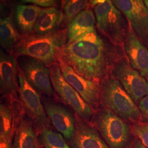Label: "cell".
<instances>
[{"instance_id": "23", "label": "cell", "mask_w": 148, "mask_h": 148, "mask_svg": "<svg viewBox=\"0 0 148 148\" xmlns=\"http://www.w3.org/2000/svg\"><path fill=\"white\" fill-rule=\"evenodd\" d=\"M13 115L11 106L7 101H1L0 105V138L10 134H14L13 131Z\"/></svg>"}, {"instance_id": "11", "label": "cell", "mask_w": 148, "mask_h": 148, "mask_svg": "<svg viewBox=\"0 0 148 148\" xmlns=\"http://www.w3.org/2000/svg\"><path fill=\"white\" fill-rule=\"evenodd\" d=\"M19 67L29 83L38 92L50 98L55 97L49 68L42 62L32 57Z\"/></svg>"}, {"instance_id": "19", "label": "cell", "mask_w": 148, "mask_h": 148, "mask_svg": "<svg viewBox=\"0 0 148 148\" xmlns=\"http://www.w3.org/2000/svg\"><path fill=\"white\" fill-rule=\"evenodd\" d=\"M42 8L34 5H21L16 6V21L23 35H30L34 33L37 17Z\"/></svg>"}, {"instance_id": "16", "label": "cell", "mask_w": 148, "mask_h": 148, "mask_svg": "<svg viewBox=\"0 0 148 148\" xmlns=\"http://www.w3.org/2000/svg\"><path fill=\"white\" fill-rule=\"evenodd\" d=\"M95 17L90 9L88 8L81 12L68 25V42L73 41L95 31Z\"/></svg>"}, {"instance_id": "20", "label": "cell", "mask_w": 148, "mask_h": 148, "mask_svg": "<svg viewBox=\"0 0 148 148\" xmlns=\"http://www.w3.org/2000/svg\"><path fill=\"white\" fill-rule=\"evenodd\" d=\"M21 37V35L16 29L12 16L1 18L0 44L7 53L13 55L14 49Z\"/></svg>"}, {"instance_id": "2", "label": "cell", "mask_w": 148, "mask_h": 148, "mask_svg": "<svg viewBox=\"0 0 148 148\" xmlns=\"http://www.w3.org/2000/svg\"><path fill=\"white\" fill-rule=\"evenodd\" d=\"M68 42L66 29H59L45 35L34 34L22 35L14 49L13 55L27 56L37 59L49 68L58 63L60 53Z\"/></svg>"}, {"instance_id": "12", "label": "cell", "mask_w": 148, "mask_h": 148, "mask_svg": "<svg viewBox=\"0 0 148 148\" xmlns=\"http://www.w3.org/2000/svg\"><path fill=\"white\" fill-rule=\"evenodd\" d=\"M18 64L13 55L2 49L0 53V92L1 98L8 101L19 97Z\"/></svg>"}, {"instance_id": "15", "label": "cell", "mask_w": 148, "mask_h": 148, "mask_svg": "<svg viewBox=\"0 0 148 148\" xmlns=\"http://www.w3.org/2000/svg\"><path fill=\"white\" fill-rule=\"evenodd\" d=\"M124 48L131 66L148 79V48L132 30L128 31L126 35Z\"/></svg>"}, {"instance_id": "28", "label": "cell", "mask_w": 148, "mask_h": 148, "mask_svg": "<svg viewBox=\"0 0 148 148\" xmlns=\"http://www.w3.org/2000/svg\"><path fill=\"white\" fill-rule=\"evenodd\" d=\"M108 0H89V3L92 7H95V5L104 3Z\"/></svg>"}, {"instance_id": "27", "label": "cell", "mask_w": 148, "mask_h": 148, "mask_svg": "<svg viewBox=\"0 0 148 148\" xmlns=\"http://www.w3.org/2000/svg\"><path fill=\"white\" fill-rule=\"evenodd\" d=\"M14 134H10L3 137L0 138V148H14L13 139Z\"/></svg>"}, {"instance_id": "3", "label": "cell", "mask_w": 148, "mask_h": 148, "mask_svg": "<svg viewBox=\"0 0 148 148\" xmlns=\"http://www.w3.org/2000/svg\"><path fill=\"white\" fill-rule=\"evenodd\" d=\"M100 84L101 107L111 110L128 122L140 121L141 116L139 108L117 79L110 74Z\"/></svg>"}, {"instance_id": "6", "label": "cell", "mask_w": 148, "mask_h": 148, "mask_svg": "<svg viewBox=\"0 0 148 148\" xmlns=\"http://www.w3.org/2000/svg\"><path fill=\"white\" fill-rule=\"evenodd\" d=\"M51 79L54 91L66 105L70 106L81 119L90 123L95 111L79 93L64 78L58 63L50 67Z\"/></svg>"}, {"instance_id": "7", "label": "cell", "mask_w": 148, "mask_h": 148, "mask_svg": "<svg viewBox=\"0 0 148 148\" xmlns=\"http://www.w3.org/2000/svg\"><path fill=\"white\" fill-rule=\"evenodd\" d=\"M95 11L97 26L101 32L113 42H123L126 38V24L121 11L111 0L95 5Z\"/></svg>"}, {"instance_id": "22", "label": "cell", "mask_w": 148, "mask_h": 148, "mask_svg": "<svg viewBox=\"0 0 148 148\" xmlns=\"http://www.w3.org/2000/svg\"><path fill=\"white\" fill-rule=\"evenodd\" d=\"M89 0H63L62 13L63 22L68 25L81 12L88 8Z\"/></svg>"}, {"instance_id": "31", "label": "cell", "mask_w": 148, "mask_h": 148, "mask_svg": "<svg viewBox=\"0 0 148 148\" xmlns=\"http://www.w3.org/2000/svg\"><path fill=\"white\" fill-rule=\"evenodd\" d=\"M117 1V0H112L111 1H112V2H114V1Z\"/></svg>"}, {"instance_id": "5", "label": "cell", "mask_w": 148, "mask_h": 148, "mask_svg": "<svg viewBox=\"0 0 148 148\" xmlns=\"http://www.w3.org/2000/svg\"><path fill=\"white\" fill-rule=\"evenodd\" d=\"M19 97L24 113L31 119L37 132L51 127L39 93L27 81L18 65Z\"/></svg>"}, {"instance_id": "21", "label": "cell", "mask_w": 148, "mask_h": 148, "mask_svg": "<svg viewBox=\"0 0 148 148\" xmlns=\"http://www.w3.org/2000/svg\"><path fill=\"white\" fill-rule=\"evenodd\" d=\"M38 138L42 148H71L62 134L51 128L38 132Z\"/></svg>"}, {"instance_id": "8", "label": "cell", "mask_w": 148, "mask_h": 148, "mask_svg": "<svg viewBox=\"0 0 148 148\" xmlns=\"http://www.w3.org/2000/svg\"><path fill=\"white\" fill-rule=\"evenodd\" d=\"M110 74L117 79L135 103L148 95V82L125 58L117 60Z\"/></svg>"}, {"instance_id": "4", "label": "cell", "mask_w": 148, "mask_h": 148, "mask_svg": "<svg viewBox=\"0 0 148 148\" xmlns=\"http://www.w3.org/2000/svg\"><path fill=\"white\" fill-rule=\"evenodd\" d=\"M91 124L100 133L109 148H130L133 135L126 121L111 110L101 107L95 111Z\"/></svg>"}, {"instance_id": "14", "label": "cell", "mask_w": 148, "mask_h": 148, "mask_svg": "<svg viewBox=\"0 0 148 148\" xmlns=\"http://www.w3.org/2000/svg\"><path fill=\"white\" fill-rule=\"evenodd\" d=\"M75 132L68 142L71 148H109L91 123L75 114Z\"/></svg>"}, {"instance_id": "30", "label": "cell", "mask_w": 148, "mask_h": 148, "mask_svg": "<svg viewBox=\"0 0 148 148\" xmlns=\"http://www.w3.org/2000/svg\"><path fill=\"white\" fill-rule=\"evenodd\" d=\"M143 1H144V3L146 6V7L148 9V0H143Z\"/></svg>"}, {"instance_id": "26", "label": "cell", "mask_w": 148, "mask_h": 148, "mask_svg": "<svg viewBox=\"0 0 148 148\" xmlns=\"http://www.w3.org/2000/svg\"><path fill=\"white\" fill-rule=\"evenodd\" d=\"M23 3H30L34 5L45 7H54L57 5V0H21Z\"/></svg>"}, {"instance_id": "24", "label": "cell", "mask_w": 148, "mask_h": 148, "mask_svg": "<svg viewBox=\"0 0 148 148\" xmlns=\"http://www.w3.org/2000/svg\"><path fill=\"white\" fill-rule=\"evenodd\" d=\"M132 131L143 145L148 148V123L136 124L133 126Z\"/></svg>"}, {"instance_id": "17", "label": "cell", "mask_w": 148, "mask_h": 148, "mask_svg": "<svg viewBox=\"0 0 148 148\" xmlns=\"http://www.w3.org/2000/svg\"><path fill=\"white\" fill-rule=\"evenodd\" d=\"M36 132L31 119L24 115L16 129L14 148H42Z\"/></svg>"}, {"instance_id": "29", "label": "cell", "mask_w": 148, "mask_h": 148, "mask_svg": "<svg viewBox=\"0 0 148 148\" xmlns=\"http://www.w3.org/2000/svg\"><path fill=\"white\" fill-rule=\"evenodd\" d=\"M134 148H147L145 147L144 145H143L142 143L140 142V140H137V142H136L135 144V147Z\"/></svg>"}, {"instance_id": "10", "label": "cell", "mask_w": 148, "mask_h": 148, "mask_svg": "<svg viewBox=\"0 0 148 148\" xmlns=\"http://www.w3.org/2000/svg\"><path fill=\"white\" fill-rule=\"evenodd\" d=\"M112 2L126 16L135 33L148 46V10L143 0H117Z\"/></svg>"}, {"instance_id": "25", "label": "cell", "mask_w": 148, "mask_h": 148, "mask_svg": "<svg viewBox=\"0 0 148 148\" xmlns=\"http://www.w3.org/2000/svg\"><path fill=\"white\" fill-rule=\"evenodd\" d=\"M138 107L140 112L141 120L143 122L147 123L148 122V95L140 101Z\"/></svg>"}, {"instance_id": "1", "label": "cell", "mask_w": 148, "mask_h": 148, "mask_svg": "<svg viewBox=\"0 0 148 148\" xmlns=\"http://www.w3.org/2000/svg\"><path fill=\"white\" fill-rule=\"evenodd\" d=\"M59 59L86 79L99 82L112 66L106 46L96 30L67 42Z\"/></svg>"}, {"instance_id": "18", "label": "cell", "mask_w": 148, "mask_h": 148, "mask_svg": "<svg viewBox=\"0 0 148 148\" xmlns=\"http://www.w3.org/2000/svg\"><path fill=\"white\" fill-rule=\"evenodd\" d=\"M63 18L61 11L54 7L42 9L34 28V34L42 36L59 30Z\"/></svg>"}, {"instance_id": "13", "label": "cell", "mask_w": 148, "mask_h": 148, "mask_svg": "<svg viewBox=\"0 0 148 148\" xmlns=\"http://www.w3.org/2000/svg\"><path fill=\"white\" fill-rule=\"evenodd\" d=\"M43 105L54 128L69 142L75 132V115L64 106L53 101L45 99Z\"/></svg>"}, {"instance_id": "9", "label": "cell", "mask_w": 148, "mask_h": 148, "mask_svg": "<svg viewBox=\"0 0 148 148\" xmlns=\"http://www.w3.org/2000/svg\"><path fill=\"white\" fill-rule=\"evenodd\" d=\"M58 63L67 82L79 93L94 111L99 109L101 108L100 82L86 79L60 59H59Z\"/></svg>"}]
</instances>
